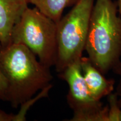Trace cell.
<instances>
[{"mask_svg": "<svg viewBox=\"0 0 121 121\" xmlns=\"http://www.w3.org/2000/svg\"><path fill=\"white\" fill-rule=\"evenodd\" d=\"M95 1L78 0L57 23V55L54 66L59 73L82 57Z\"/></svg>", "mask_w": 121, "mask_h": 121, "instance_id": "3", "label": "cell"}, {"mask_svg": "<svg viewBox=\"0 0 121 121\" xmlns=\"http://www.w3.org/2000/svg\"><path fill=\"white\" fill-rule=\"evenodd\" d=\"M113 72L119 77V81L116 89V93L118 96L121 95V60L118 64L113 69Z\"/></svg>", "mask_w": 121, "mask_h": 121, "instance_id": "12", "label": "cell"}, {"mask_svg": "<svg viewBox=\"0 0 121 121\" xmlns=\"http://www.w3.org/2000/svg\"><path fill=\"white\" fill-rule=\"evenodd\" d=\"M11 43L25 45L47 67L55 66L57 55V23L36 7H28L13 28Z\"/></svg>", "mask_w": 121, "mask_h": 121, "instance_id": "4", "label": "cell"}, {"mask_svg": "<svg viewBox=\"0 0 121 121\" xmlns=\"http://www.w3.org/2000/svg\"><path fill=\"white\" fill-rule=\"evenodd\" d=\"M80 65L85 82L92 97L100 100L102 98L113 93L114 80L107 79L88 57H81Z\"/></svg>", "mask_w": 121, "mask_h": 121, "instance_id": "7", "label": "cell"}, {"mask_svg": "<svg viewBox=\"0 0 121 121\" xmlns=\"http://www.w3.org/2000/svg\"><path fill=\"white\" fill-rule=\"evenodd\" d=\"M52 85L49 84L48 86L42 89L40 93H39L37 96L34 98H31L28 99V100L25 101V102L22 103L21 104V108L17 114H15L14 121H26V114L28 110L29 109L31 106L33 105L38 100L40 99V98L48 96V92L49 91L50 89L52 88Z\"/></svg>", "mask_w": 121, "mask_h": 121, "instance_id": "9", "label": "cell"}, {"mask_svg": "<svg viewBox=\"0 0 121 121\" xmlns=\"http://www.w3.org/2000/svg\"><path fill=\"white\" fill-rule=\"evenodd\" d=\"M78 0H28L39 11L57 23L67 7L73 6Z\"/></svg>", "mask_w": 121, "mask_h": 121, "instance_id": "8", "label": "cell"}, {"mask_svg": "<svg viewBox=\"0 0 121 121\" xmlns=\"http://www.w3.org/2000/svg\"><path fill=\"white\" fill-rule=\"evenodd\" d=\"M15 114H9L0 109V121H14Z\"/></svg>", "mask_w": 121, "mask_h": 121, "instance_id": "13", "label": "cell"}, {"mask_svg": "<svg viewBox=\"0 0 121 121\" xmlns=\"http://www.w3.org/2000/svg\"><path fill=\"white\" fill-rule=\"evenodd\" d=\"M118 96L116 93L108 96V121H121V107L118 104Z\"/></svg>", "mask_w": 121, "mask_h": 121, "instance_id": "10", "label": "cell"}, {"mask_svg": "<svg viewBox=\"0 0 121 121\" xmlns=\"http://www.w3.org/2000/svg\"><path fill=\"white\" fill-rule=\"evenodd\" d=\"M117 4L118 6V13L119 15L121 16V0H117Z\"/></svg>", "mask_w": 121, "mask_h": 121, "instance_id": "14", "label": "cell"}, {"mask_svg": "<svg viewBox=\"0 0 121 121\" xmlns=\"http://www.w3.org/2000/svg\"><path fill=\"white\" fill-rule=\"evenodd\" d=\"M80 60L68 66L59 76L69 85L67 103L73 110L71 121H108V105L91 96L85 82Z\"/></svg>", "mask_w": 121, "mask_h": 121, "instance_id": "5", "label": "cell"}, {"mask_svg": "<svg viewBox=\"0 0 121 121\" xmlns=\"http://www.w3.org/2000/svg\"><path fill=\"white\" fill-rule=\"evenodd\" d=\"M120 96V98L118 99V104H119V106H120V107H121V96Z\"/></svg>", "mask_w": 121, "mask_h": 121, "instance_id": "15", "label": "cell"}, {"mask_svg": "<svg viewBox=\"0 0 121 121\" xmlns=\"http://www.w3.org/2000/svg\"><path fill=\"white\" fill-rule=\"evenodd\" d=\"M0 99L3 101H7V80L1 69H0Z\"/></svg>", "mask_w": 121, "mask_h": 121, "instance_id": "11", "label": "cell"}, {"mask_svg": "<svg viewBox=\"0 0 121 121\" xmlns=\"http://www.w3.org/2000/svg\"><path fill=\"white\" fill-rule=\"evenodd\" d=\"M0 69L7 82V101L17 108L48 86L53 79L50 68L22 44L0 47Z\"/></svg>", "mask_w": 121, "mask_h": 121, "instance_id": "1", "label": "cell"}, {"mask_svg": "<svg viewBox=\"0 0 121 121\" xmlns=\"http://www.w3.org/2000/svg\"><path fill=\"white\" fill-rule=\"evenodd\" d=\"M117 2L95 0L91 15L85 51L103 75L121 60V16Z\"/></svg>", "mask_w": 121, "mask_h": 121, "instance_id": "2", "label": "cell"}, {"mask_svg": "<svg viewBox=\"0 0 121 121\" xmlns=\"http://www.w3.org/2000/svg\"><path fill=\"white\" fill-rule=\"evenodd\" d=\"M28 0H0V45L5 47L11 44L14 26L28 7Z\"/></svg>", "mask_w": 121, "mask_h": 121, "instance_id": "6", "label": "cell"}]
</instances>
